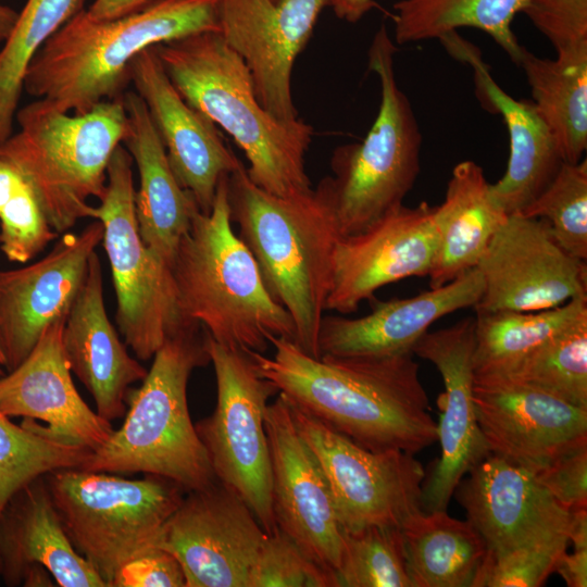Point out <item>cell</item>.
<instances>
[{
    "label": "cell",
    "mask_w": 587,
    "mask_h": 587,
    "mask_svg": "<svg viewBox=\"0 0 587 587\" xmlns=\"http://www.w3.org/2000/svg\"><path fill=\"white\" fill-rule=\"evenodd\" d=\"M273 353L247 352L260 376L295 407L371 451L415 454L437 441V423L412 352L319 358L273 338Z\"/></svg>",
    "instance_id": "6da1fadb"
},
{
    "label": "cell",
    "mask_w": 587,
    "mask_h": 587,
    "mask_svg": "<svg viewBox=\"0 0 587 587\" xmlns=\"http://www.w3.org/2000/svg\"><path fill=\"white\" fill-rule=\"evenodd\" d=\"M329 0H217L220 34L250 72L258 100L282 122L298 120L292 70Z\"/></svg>",
    "instance_id": "e0dca14e"
},
{
    "label": "cell",
    "mask_w": 587,
    "mask_h": 587,
    "mask_svg": "<svg viewBox=\"0 0 587 587\" xmlns=\"http://www.w3.org/2000/svg\"><path fill=\"white\" fill-rule=\"evenodd\" d=\"M289 405L299 434L326 477L342 530L371 525L402 528L423 511L426 472L414 454L367 450L290 402Z\"/></svg>",
    "instance_id": "7c38bea8"
},
{
    "label": "cell",
    "mask_w": 587,
    "mask_h": 587,
    "mask_svg": "<svg viewBox=\"0 0 587 587\" xmlns=\"http://www.w3.org/2000/svg\"><path fill=\"white\" fill-rule=\"evenodd\" d=\"M200 328L179 333L155 352L142 384L126 395L122 426L78 469L155 475L186 492L216 482L187 402L191 372L210 363Z\"/></svg>",
    "instance_id": "8992f818"
},
{
    "label": "cell",
    "mask_w": 587,
    "mask_h": 587,
    "mask_svg": "<svg viewBox=\"0 0 587 587\" xmlns=\"http://www.w3.org/2000/svg\"><path fill=\"white\" fill-rule=\"evenodd\" d=\"M569 540L574 549L587 548V508L572 511Z\"/></svg>",
    "instance_id": "c3c4849f"
},
{
    "label": "cell",
    "mask_w": 587,
    "mask_h": 587,
    "mask_svg": "<svg viewBox=\"0 0 587 587\" xmlns=\"http://www.w3.org/2000/svg\"><path fill=\"white\" fill-rule=\"evenodd\" d=\"M527 0H400L394 4L395 42L439 39L461 27L488 34L516 63L522 45L512 30Z\"/></svg>",
    "instance_id": "d6a6232c"
},
{
    "label": "cell",
    "mask_w": 587,
    "mask_h": 587,
    "mask_svg": "<svg viewBox=\"0 0 587 587\" xmlns=\"http://www.w3.org/2000/svg\"><path fill=\"white\" fill-rule=\"evenodd\" d=\"M129 79L148 109L176 178L199 210L209 213L221 178L241 162L224 143L216 125L180 96L154 47L135 58Z\"/></svg>",
    "instance_id": "7402d4cb"
},
{
    "label": "cell",
    "mask_w": 587,
    "mask_h": 587,
    "mask_svg": "<svg viewBox=\"0 0 587 587\" xmlns=\"http://www.w3.org/2000/svg\"><path fill=\"white\" fill-rule=\"evenodd\" d=\"M453 495L489 552L569 545L572 512L530 471L490 453Z\"/></svg>",
    "instance_id": "ac0fdd59"
},
{
    "label": "cell",
    "mask_w": 587,
    "mask_h": 587,
    "mask_svg": "<svg viewBox=\"0 0 587 587\" xmlns=\"http://www.w3.org/2000/svg\"><path fill=\"white\" fill-rule=\"evenodd\" d=\"M122 99L127 115L123 143L139 174L135 191L138 230L145 245L171 266L199 208L176 178L142 99L135 91L124 92Z\"/></svg>",
    "instance_id": "83f0119b"
},
{
    "label": "cell",
    "mask_w": 587,
    "mask_h": 587,
    "mask_svg": "<svg viewBox=\"0 0 587 587\" xmlns=\"http://www.w3.org/2000/svg\"><path fill=\"white\" fill-rule=\"evenodd\" d=\"M132 163L120 145L108 165L105 191L97 207H89L87 217L103 225L120 333L136 357L147 361L167 339L201 325L185 315L170 266L140 237Z\"/></svg>",
    "instance_id": "30bf717a"
},
{
    "label": "cell",
    "mask_w": 587,
    "mask_h": 587,
    "mask_svg": "<svg viewBox=\"0 0 587 587\" xmlns=\"http://www.w3.org/2000/svg\"><path fill=\"white\" fill-rule=\"evenodd\" d=\"M273 1H278V0H273Z\"/></svg>",
    "instance_id": "db71d44e"
},
{
    "label": "cell",
    "mask_w": 587,
    "mask_h": 587,
    "mask_svg": "<svg viewBox=\"0 0 587 587\" xmlns=\"http://www.w3.org/2000/svg\"><path fill=\"white\" fill-rule=\"evenodd\" d=\"M265 535L249 507L216 480L187 491L165 522L159 548L178 560L186 587H247Z\"/></svg>",
    "instance_id": "9a60e30c"
},
{
    "label": "cell",
    "mask_w": 587,
    "mask_h": 587,
    "mask_svg": "<svg viewBox=\"0 0 587 587\" xmlns=\"http://www.w3.org/2000/svg\"><path fill=\"white\" fill-rule=\"evenodd\" d=\"M58 237L30 183L0 157V249L7 259L25 263Z\"/></svg>",
    "instance_id": "74e56055"
},
{
    "label": "cell",
    "mask_w": 587,
    "mask_h": 587,
    "mask_svg": "<svg viewBox=\"0 0 587 587\" xmlns=\"http://www.w3.org/2000/svg\"><path fill=\"white\" fill-rule=\"evenodd\" d=\"M204 32H220L217 0H160L104 21L83 9L35 54L23 89L60 111L84 113L123 95L140 52Z\"/></svg>",
    "instance_id": "3957f363"
},
{
    "label": "cell",
    "mask_w": 587,
    "mask_h": 587,
    "mask_svg": "<svg viewBox=\"0 0 587 587\" xmlns=\"http://www.w3.org/2000/svg\"><path fill=\"white\" fill-rule=\"evenodd\" d=\"M1 1V0H0Z\"/></svg>",
    "instance_id": "11a10c76"
},
{
    "label": "cell",
    "mask_w": 587,
    "mask_h": 587,
    "mask_svg": "<svg viewBox=\"0 0 587 587\" xmlns=\"http://www.w3.org/2000/svg\"><path fill=\"white\" fill-rule=\"evenodd\" d=\"M154 50L180 96L242 150L253 184L280 197L312 189L305 153L313 127L300 118L278 121L262 107L249 70L220 32L193 34Z\"/></svg>",
    "instance_id": "277c9868"
},
{
    "label": "cell",
    "mask_w": 587,
    "mask_h": 587,
    "mask_svg": "<svg viewBox=\"0 0 587 587\" xmlns=\"http://www.w3.org/2000/svg\"><path fill=\"white\" fill-rule=\"evenodd\" d=\"M112 587H186L178 560L162 548H154L126 563Z\"/></svg>",
    "instance_id": "ee69618b"
},
{
    "label": "cell",
    "mask_w": 587,
    "mask_h": 587,
    "mask_svg": "<svg viewBox=\"0 0 587 587\" xmlns=\"http://www.w3.org/2000/svg\"><path fill=\"white\" fill-rule=\"evenodd\" d=\"M4 374L5 373H4L3 369H2V365L0 364V377L3 376Z\"/></svg>",
    "instance_id": "816d5d0a"
},
{
    "label": "cell",
    "mask_w": 587,
    "mask_h": 587,
    "mask_svg": "<svg viewBox=\"0 0 587 587\" xmlns=\"http://www.w3.org/2000/svg\"><path fill=\"white\" fill-rule=\"evenodd\" d=\"M122 96L74 114L38 99L17 112L20 129L0 141V157L30 183L58 234L87 217L88 200L105 191L110 159L127 128Z\"/></svg>",
    "instance_id": "52a82bcc"
},
{
    "label": "cell",
    "mask_w": 587,
    "mask_h": 587,
    "mask_svg": "<svg viewBox=\"0 0 587 587\" xmlns=\"http://www.w3.org/2000/svg\"><path fill=\"white\" fill-rule=\"evenodd\" d=\"M17 16L18 12L0 2V42L9 37Z\"/></svg>",
    "instance_id": "681fc988"
},
{
    "label": "cell",
    "mask_w": 587,
    "mask_h": 587,
    "mask_svg": "<svg viewBox=\"0 0 587 587\" xmlns=\"http://www.w3.org/2000/svg\"><path fill=\"white\" fill-rule=\"evenodd\" d=\"M535 475L569 511L587 508V445L564 453Z\"/></svg>",
    "instance_id": "7bdbcfd3"
},
{
    "label": "cell",
    "mask_w": 587,
    "mask_h": 587,
    "mask_svg": "<svg viewBox=\"0 0 587 587\" xmlns=\"http://www.w3.org/2000/svg\"><path fill=\"white\" fill-rule=\"evenodd\" d=\"M554 572L562 576L569 587L587 586V548L565 551L559 558Z\"/></svg>",
    "instance_id": "f6af8a7d"
},
{
    "label": "cell",
    "mask_w": 587,
    "mask_h": 587,
    "mask_svg": "<svg viewBox=\"0 0 587 587\" xmlns=\"http://www.w3.org/2000/svg\"><path fill=\"white\" fill-rule=\"evenodd\" d=\"M545 220L558 243L587 260V161L563 162L546 189L521 213Z\"/></svg>",
    "instance_id": "f35d334b"
},
{
    "label": "cell",
    "mask_w": 587,
    "mask_h": 587,
    "mask_svg": "<svg viewBox=\"0 0 587 587\" xmlns=\"http://www.w3.org/2000/svg\"><path fill=\"white\" fill-rule=\"evenodd\" d=\"M0 574L8 586L105 587L75 550L45 475L17 490L0 513Z\"/></svg>",
    "instance_id": "cb8c5ba5"
},
{
    "label": "cell",
    "mask_w": 587,
    "mask_h": 587,
    "mask_svg": "<svg viewBox=\"0 0 587 587\" xmlns=\"http://www.w3.org/2000/svg\"><path fill=\"white\" fill-rule=\"evenodd\" d=\"M247 587H334V583L277 527L265 535Z\"/></svg>",
    "instance_id": "ab89813d"
},
{
    "label": "cell",
    "mask_w": 587,
    "mask_h": 587,
    "mask_svg": "<svg viewBox=\"0 0 587 587\" xmlns=\"http://www.w3.org/2000/svg\"><path fill=\"white\" fill-rule=\"evenodd\" d=\"M473 399L492 454L536 474L587 445V409L508 376L475 375Z\"/></svg>",
    "instance_id": "2e32d148"
},
{
    "label": "cell",
    "mask_w": 587,
    "mask_h": 587,
    "mask_svg": "<svg viewBox=\"0 0 587 587\" xmlns=\"http://www.w3.org/2000/svg\"><path fill=\"white\" fill-rule=\"evenodd\" d=\"M587 313V297L540 311L476 312L475 375H507L545 342Z\"/></svg>",
    "instance_id": "1f68e13d"
},
{
    "label": "cell",
    "mask_w": 587,
    "mask_h": 587,
    "mask_svg": "<svg viewBox=\"0 0 587 587\" xmlns=\"http://www.w3.org/2000/svg\"><path fill=\"white\" fill-rule=\"evenodd\" d=\"M160 0H95L87 11L95 20L117 18L138 12Z\"/></svg>",
    "instance_id": "bcb514c9"
},
{
    "label": "cell",
    "mask_w": 587,
    "mask_h": 587,
    "mask_svg": "<svg viewBox=\"0 0 587 587\" xmlns=\"http://www.w3.org/2000/svg\"><path fill=\"white\" fill-rule=\"evenodd\" d=\"M264 428L272 465V505L277 527L337 585L344 535L328 483L299 434L280 392L268 403Z\"/></svg>",
    "instance_id": "5bb4252c"
},
{
    "label": "cell",
    "mask_w": 587,
    "mask_h": 587,
    "mask_svg": "<svg viewBox=\"0 0 587 587\" xmlns=\"http://www.w3.org/2000/svg\"><path fill=\"white\" fill-rule=\"evenodd\" d=\"M0 364H1L2 366L5 365V358H4L2 348H1V344H0Z\"/></svg>",
    "instance_id": "f907efd6"
},
{
    "label": "cell",
    "mask_w": 587,
    "mask_h": 587,
    "mask_svg": "<svg viewBox=\"0 0 587 587\" xmlns=\"http://www.w3.org/2000/svg\"><path fill=\"white\" fill-rule=\"evenodd\" d=\"M91 451L47 435L35 420L18 426L0 411V513L11 497L33 479L62 469H76Z\"/></svg>",
    "instance_id": "e575fe53"
},
{
    "label": "cell",
    "mask_w": 587,
    "mask_h": 587,
    "mask_svg": "<svg viewBox=\"0 0 587 587\" xmlns=\"http://www.w3.org/2000/svg\"><path fill=\"white\" fill-rule=\"evenodd\" d=\"M230 218L270 295L292 319L295 344L319 358L317 337L341 237L323 185L280 197L258 187L241 163L228 176Z\"/></svg>",
    "instance_id": "7a4b0ae2"
},
{
    "label": "cell",
    "mask_w": 587,
    "mask_h": 587,
    "mask_svg": "<svg viewBox=\"0 0 587 587\" xmlns=\"http://www.w3.org/2000/svg\"><path fill=\"white\" fill-rule=\"evenodd\" d=\"M342 535L338 587H411L401 528L371 525Z\"/></svg>",
    "instance_id": "8d00e7d4"
},
{
    "label": "cell",
    "mask_w": 587,
    "mask_h": 587,
    "mask_svg": "<svg viewBox=\"0 0 587 587\" xmlns=\"http://www.w3.org/2000/svg\"><path fill=\"white\" fill-rule=\"evenodd\" d=\"M62 341L70 369L92 396L96 412L110 422L124 416L129 386L148 371L129 355L107 315L96 251L66 316Z\"/></svg>",
    "instance_id": "4316f807"
},
{
    "label": "cell",
    "mask_w": 587,
    "mask_h": 587,
    "mask_svg": "<svg viewBox=\"0 0 587 587\" xmlns=\"http://www.w3.org/2000/svg\"><path fill=\"white\" fill-rule=\"evenodd\" d=\"M439 40L453 58L471 65L479 102L503 118L510 154L503 176L491 184V192L508 215L520 214L546 189L564 162L558 143L532 100L514 99L500 88L476 46L458 32Z\"/></svg>",
    "instance_id": "d4e9b609"
},
{
    "label": "cell",
    "mask_w": 587,
    "mask_h": 587,
    "mask_svg": "<svg viewBox=\"0 0 587 587\" xmlns=\"http://www.w3.org/2000/svg\"><path fill=\"white\" fill-rule=\"evenodd\" d=\"M0 141H2V137H1V134H0Z\"/></svg>",
    "instance_id": "f5cc1de1"
},
{
    "label": "cell",
    "mask_w": 587,
    "mask_h": 587,
    "mask_svg": "<svg viewBox=\"0 0 587 587\" xmlns=\"http://www.w3.org/2000/svg\"><path fill=\"white\" fill-rule=\"evenodd\" d=\"M508 216L495 200L482 166L472 160L459 162L442 203L435 205L438 247L429 287L446 285L476 267Z\"/></svg>",
    "instance_id": "f1b7e54d"
},
{
    "label": "cell",
    "mask_w": 587,
    "mask_h": 587,
    "mask_svg": "<svg viewBox=\"0 0 587 587\" xmlns=\"http://www.w3.org/2000/svg\"><path fill=\"white\" fill-rule=\"evenodd\" d=\"M411 587H473L487 553L466 520L422 511L401 528Z\"/></svg>",
    "instance_id": "f546056e"
},
{
    "label": "cell",
    "mask_w": 587,
    "mask_h": 587,
    "mask_svg": "<svg viewBox=\"0 0 587 587\" xmlns=\"http://www.w3.org/2000/svg\"><path fill=\"white\" fill-rule=\"evenodd\" d=\"M474 319L426 332L412 352L439 371L445 391L438 397L440 458L425 476L422 509L447 510L459 482L491 452L479 428L473 399Z\"/></svg>",
    "instance_id": "d6986e66"
},
{
    "label": "cell",
    "mask_w": 587,
    "mask_h": 587,
    "mask_svg": "<svg viewBox=\"0 0 587 587\" xmlns=\"http://www.w3.org/2000/svg\"><path fill=\"white\" fill-rule=\"evenodd\" d=\"M65 321L51 323L22 363L0 377V411L40 420L47 424L41 426L47 435L92 452L114 429L89 408L73 383L62 341Z\"/></svg>",
    "instance_id": "603a6c76"
},
{
    "label": "cell",
    "mask_w": 587,
    "mask_h": 587,
    "mask_svg": "<svg viewBox=\"0 0 587 587\" xmlns=\"http://www.w3.org/2000/svg\"><path fill=\"white\" fill-rule=\"evenodd\" d=\"M228 176L221 178L211 211L195 212L170 268L188 319L227 348L264 353L273 338L295 342V327L233 229Z\"/></svg>",
    "instance_id": "5b68a950"
},
{
    "label": "cell",
    "mask_w": 587,
    "mask_h": 587,
    "mask_svg": "<svg viewBox=\"0 0 587 587\" xmlns=\"http://www.w3.org/2000/svg\"><path fill=\"white\" fill-rule=\"evenodd\" d=\"M85 0H27L0 50V133L11 132L28 64L64 24L83 10Z\"/></svg>",
    "instance_id": "836d02e7"
},
{
    "label": "cell",
    "mask_w": 587,
    "mask_h": 587,
    "mask_svg": "<svg viewBox=\"0 0 587 587\" xmlns=\"http://www.w3.org/2000/svg\"><path fill=\"white\" fill-rule=\"evenodd\" d=\"M523 13L557 54L587 48V0H527Z\"/></svg>",
    "instance_id": "b9f144b4"
},
{
    "label": "cell",
    "mask_w": 587,
    "mask_h": 587,
    "mask_svg": "<svg viewBox=\"0 0 587 587\" xmlns=\"http://www.w3.org/2000/svg\"><path fill=\"white\" fill-rule=\"evenodd\" d=\"M204 347L216 379V405L195 424L217 482L252 511L266 534L276 522L272 505V465L264 428L276 387L259 375L250 355L216 342L204 330Z\"/></svg>",
    "instance_id": "8fae6325"
},
{
    "label": "cell",
    "mask_w": 587,
    "mask_h": 587,
    "mask_svg": "<svg viewBox=\"0 0 587 587\" xmlns=\"http://www.w3.org/2000/svg\"><path fill=\"white\" fill-rule=\"evenodd\" d=\"M45 480L73 547L105 587L126 563L159 548L186 492L155 475L128 479L78 467L50 472Z\"/></svg>",
    "instance_id": "9c48e42d"
},
{
    "label": "cell",
    "mask_w": 587,
    "mask_h": 587,
    "mask_svg": "<svg viewBox=\"0 0 587 587\" xmlns=\"http://www.w3.org/2000/svg\"><path fill=\"white\" fill-rule=\"evenodd\" d=\"M335 15L346 22L357 23L376 7L374 0H329Z\"/></svg>",
    "instance_id": "7dc6e473"
},
{
    "label": "cell",
    "mask_w": 587,
    "mask_h": 587,
    "mask_svg": "<svg viewBox=\"0 0 587 587\" xmlns=\"http://www.w3.org/2000/svg\"><path fill=\"white\" fill-rule=\"evenodd\" d=\"M434 212L427 202L401 204L362 233L340 237L326 310L350 314L388 284L428 276L438 247Z\"/></svg>",
    "instance_id": "ffe728a7"
},
{
    "label": "cell",
    "mask_w": 587,
    "mask_h": 587,
    "mask_svg": "<svg viewBox=\"0 0 587 587\" xmlns=\"http://www.w3.org/2000/svg\"><path fill=\"white\" fill-rule=\"evenodd\" d=\"M569 545L522 547L489 552L473 587H539L554 573L555 564Z\"/></svg>",
    "instance_id": "60d3db41"
},
{
    "label": "cell",
    "mask_w": 587,
    "mask_h": 587,
    "mask_svg": "<svg viewBox=\"0 0 587 587\" xmlns=\"http://www.w3.org/2000/svg\"><path fill=\"white\" fill-rule=\"evenodd\" d=\"M395 43L382 24L369 49V68L380 85L376 118L361 142L334 151V175L320 182L341 237L362 233L403 204L420 173L422 135L411 102L396 79Z\"/></svg>",
    "instance_id": "ba28073f"
},
{
    "label": "cell",
    "mask_w": 587,
    "mask_h": 587,
    "mask_svg": "<svg viewBox=\"0 0 587 587\" xmlns=\"http://www.w3.org/2000/svg\"><path fill=\"white\" fill-rule=\"evenodd\" d=\"M515 64L564 162H579L587 148V48L547 59L522 46Z\"/></svg>",
    "instance_id": "4dcf8cb0"
},
{
    "label": "cell",
    "mask_w": 587,
    "mask_h": 587,
    "mask_svg": "<svg viewBox=\"0 0 587 587\" xmlns=\"http://www.w3.org/2000/svg\"><path fill=\"white\" fill-rule=\"evenodd\" d=\"M476 267L484 282L476 312L540 311L587 297L586 261L567 253L542 218L509 215Z\"/></svg>",
    "instance_id": "4fadbf2b"
},
{
    "label": "cell",
    "mask_w": 587,
    "mask_h": 587,
    "mask_svg": "<svg viewBox=\"0 0 587 587\" xmlns=\"http://www.w3.org/2000/svg\"><path fill=\"white\" fill-rule=\"evenodd\" d=\"M501 376L587 409V313Z\"/></svg>",
    "instance_id": "d590c367"
},
{
    "label": "cell",
    "mask_w": 587,
    "mask_h": 587,
    "mask_svg": "<svg viewBox=\"0 0 587 587\" xmlns=\"http://www.w3.org/2000/svg\"><path fill=\"white\" fill-rule=\"evenodd\" d=\"M484 290L477 267L414 297L379 301L367 315H323L320 355L383 357L412 352L415 342L445 315L473 307ZM413 353V352H412Z\"/></svg>",
    "instance_id": "484cf974"
},
{
    "label": "cell",
    "mask_w": 587,
    "mask_h": 587,
    "mask_svg": "<svg viewBox=\"0 0 587 587\" xmlns=\"http://www.w3.org/2000/svg\"><path fill=\"white\" fill-rule=\"evenodd\" d=\"M102 237L96 220L79 234L64 233L35 263L0 271V344L8 371L22 363L51 323L67 316Z\"/></svg>",
    "instance_id": "44dd1931"
}]
</instances>
